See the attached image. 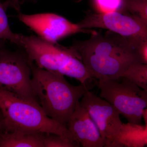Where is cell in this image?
Masks as SVG:
<instances>
[{"mask_svg": "<svg viewBox=\"0 0 147 147\" xmlns=\"http://www.w3.org/2000/svg\"><path fill=\"white\" fill-rule=\"evenodd\" d=\"M142 119H144L145 121V124L147 125V109L145 108L142 110Z\"/></svg>", "mask_w": 147, "mask_h": 147, "instance_id": "obj_20", "label": "cell"}, {"mask_svg": "<svg viewBox=\"0 0 147 147\" xmlns=\"http://www.w3.org/2000/svg\"><path fill=\"white\" fill-rule=\"evenodd\" d=\"M99 79L100 97L118 111L128 122L142 124V110L146 108L147 91L125 78Z\"/></svg>", "mask_w": 147, "mask_h": 147, "instance_id": "obj_5", "label": "cell"}, {"mask_svg": "<svg viewBox=\"0 0 147 147\" xmlns=\"http://www.w3.org/2000/svg\"><path fill=\"white\" fill-rule=\"evenodd\" d=\"M80 144L69 138L57 134H45L44 147H78Z\"/></svg>", "mask_w": 147, "mask_h": 147, "instance_id": "obj_16", "label": "cell"}, {"mask_svg": "<svg viewBox=\"0 0 147 147\" xmlns=\"http://www.w3.org/2000/svg\"><path fill=\"white\" fill-rule=\"evenodd\" d=\"M31 86L37 102L46 115L66 127L76 103L88 89L86 84L74 86L64 76L31 64Z\"/></svg>", "mask_w": 147, "mask_h": 147, "instance_id": "obj_2", "label": "cell"}, {"mask_svg": "<svg viewBox=\"0 0 147 147\" xmlns=\"http://www.w3.org/2000/svg\"><path fill=\"white\" fill-rule=\"evenodd\" d=\"M45 134L35 131H4L0 135V147H44Z\"/></svg>", "mask_w": 147, "mask_h": 147, "instance_id": "obj_12", "label": "cell"}, {"mask_svg": "<svg viewBox=\"0 0 147 147\" xmlns=\"http://www.w3.org/2000/svg\"><path fill=\"white\" fill-rule=\"evenodd\" d=\"M20 47L29 59L40 68L74 78L81 84H86L94 78L78 53L71 47L50 43L34 35L20 34Z\"/></svg>", "mask_w": 147, "mask_h": 147, "instance_id": "obj_3", "label": "cell"}, {"mask_svg": "<svg viewBox=\"0 0 147 147\" xmlns=\"http://www.w3.org/2000/svg\"><path fill=\"white\" fill-rule=\"evenodd\" d=\"M121 12L147 24V0H123Z\"/></svg>", "mask_w": 147, "mask_h": 147, "instance_id": "obj_14", "label": "cell"}, {"mask_svg": "<svg viewBox=\"0 0 147 147\" xmlns=\"http://www.w3.org/2000/svg\"><path fill=\"white\" fill-rule=\"evenodd\" d=\"M5 11L0 0V38L9 40L20 47V34L14 33L11 30Z\"/></svg>", "mask_w": 147, "mask_h": 147, "instance_id": "obj_15", "label": "cell"}, {"mask_svg": "<svg viewBox=\"0 0 147 147\" xmlns=\"http://www.w3.org/2000/svg\"><path fill=\"white\" fill-rule=\"evenodd\" d=\"M3 4L6 10L8 7L13 8L17 11L20 10V0H7Z\"/></svg>", "mask_w": 147, "mask_h": 147, "instance_id": "obj_18", "label": "cell"}, {"mask_svg": "<svg viewBox=\"0 0 147 147\" xmlns=\"http://www.w3.org/2000/svg\"><path fill=\"white\" fill-rule=\"evenodd\" d=\"M142 40L127 38L110 31L104 34L95 31L89 39L76 40L71 47L94 78L119 80L129 67L142 63L138 51Z\"/></svg>", "mask_w": 147, "mask_h": 147, "instance_id": "obj_1", "label": "cell"}, {"mask_svg": "<svg viewBox=\"0 0 147 147\" xmlns=\"http://www.w3.org/2000/svg\"><path fill=\"white\" fill-rule=\"evenodd\" d=\"M76 1H78V0H76Z\"/></svg>", "mask_w": 147, "mask_h": 147, "instance_id": "obj_22", "label": "cell"}, {"mask_svg": "<svg viewBox=\"0 0 147 147\" xmlns=\"http://www.w3.org/2000/svg\"><path fill=\"white\" fill-rule=\"evenodd\" d=\"M142 89L147 91V64L138 63L131 65L121 75Z\"/></svg>", "mask_w": 147, "mask_h": 147, "instance_id": "obj_13", "label": "cell"}, {"mask_svg": "<svg viewBox=\"0 0 147 147\" xmlns=\"http://www.w3.org/2000/svg\"><path fill=\"white\" fill-rule=\"evenodd\" d=\"M82 0H78V1H77V2H80V1H82Z\"/></svg>", "mask_w": 147, "mask_h": 147, "instance_id": "obj_21", "label": "cell"}, {"mask_svg": "<svg viewBox=\"0 0 147 147\" xmlns=\"http://www.w3.org/2000/svg\"><path fill=\"white\" fill-rule=\"evenodd\" d=\"M77 24L82 29H105L127 38L147 39V24L119 11L87 12Z\"/></svg>", "mask_w": 147, "mask_h": 147, "instance_id": "obj_7", "label": "cell"}, {"mask_svg": "<svg viewBox=\"0 0 147 147\" xmlns=\"http://www.w3.org/2000/svg\"><path fill=\"white\" fill-rule=\"evenodd\" d=\"M79 102L88 111L102 137L110 138L118 132L123 123L120 114L108 101L88 90Z\"/></svg>", "mask_w": 147, "mask_h": 147, "instance_id": "obj_9", "label": "cell"}, {"mask_svg": "<svg viewBox=\"0 0 147 147\" xmlns=\"http://www.w3.org/2000/svg\"><path fill=\"white\" fill-rule=\"evenodd\" d=\"M93 4L98 13L118 11L121 12L123 0H92Z\"/></svg>", "mask_w": 147, "mask_h": 147, "instance_id": "obj_17", "label": "cell"}, {"mask_svg": "<svg viewBox=\"0 0 147 147\" xmlns=\"http://www.w3.org/2000/svg\"><path fill=\"white\" fill-rule=\"evenodd\" d=\"M23 50L0 49V88L37 102L32 88L31 62Z\"/></svg>", "mask_w": 147, "mask_h": 147, "instance_id": "obj_6", "label": "cell"}, {"mask_svg": "<svg viewBox=\"0 0 147 147\" xmlns=\"http://www.w3.org/2000/svg\"><path fill=\"white\" fill-rule=\"evenodd\" d=\"M71 139L84 147H102L105 139L101 136L97 126L88 111L76 103L67 125Z\"/></svg>", "mask_w": 147, "mask_h": 147, "instance_id": "obj_10", "label": "cell"}, {"mask_svg": "<svg viewBox=\"0 0 147 147\" xmlns=\"http://www.w3.org/2000/svg\"><path fill=\"white\" fill-rule=\"evenodd\" d=\"M5 130L4 125L3 119L2 114L0 111V135Z\"/></svg>", "mask_w": 147, "mask_h": 147, "instance_id": "obj_19", "label": "cell"}, {"mask_svg": "<svg viewBox=\"0 0 147 147\" xmlns=\"http://www.w3.org/2000/svg\"><path fill=\"white\" fill-rule=\"evenodd\" d=\"M147 145V125L122 123L118 132L105 139V147H144Z\"/></svg>", "mask_w": 147, "mask_h": 147, "instance_id": "obj_11", "label": "cell"}, {"mask_svg": "<svg viewBox=\"0 0 147 147\" xmlns=\"http://www.w3.org/2000/svg\"><path fill=\"white\" fill-rule=\"evenodd\" d=\"M18 18L47 42L56 44L60 40L78 33L92 34L95 31L82 29L60 15L52 13L27 15L20 13Z\"/></svg>", "mask_w": 147, "mask_h": 147, "instance_id": "obj_8", "label": "cell"}, {"mask_svg": "<svg viewBox=\"0 0 147 147\" xmlns=\"http://www.w3.org/2000/svg\"><path fill=\"white\" fill-rule=\"evenodd\" d=\"M0 111L5 131H35L62 135L71 139L67 127L48 117L37 102L1 88Z\"/></svg>", "mask_w": 147, "mask_h": 147, "instance_id": "obj_4", "label": "cell"}]
</instances>
